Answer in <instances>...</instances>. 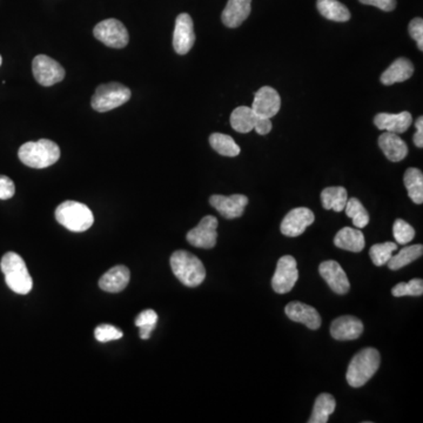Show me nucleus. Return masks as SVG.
Masks as SVG:
<instances>
[{"mask_svg":"<svg viewBox=\"0 0 423 423\" xmlns=\"http://www.w3.org/2000/svg\"><path fill=\"white\" fill-rule=\"evenodd\" d=\"M18 157L24 164L31 169H46L59 160L60 149L48 139L28 141L20 147Z\"/></svg>","mask_w":423,"mask_h":423,"instance_id":"1","label":"nucleus"},{"mask_svg":"<svg viewBox=\"0 0 423 423\" xmlns=\"http://www.w3.org/2000/svg\"><path fill=\"white\" fill-rule=\"evenodd\" d=\"M380 352L375 348H364L352 357L349 364L346 379L349 386L360 388L375 375L380 367Z\"/></svg>","mask_w":423,"mask_h":423,"instance_id":"2","label":"nucleus"},{"mask_svg":"<svg viewBox=\"0 0 423 423\" xmlns=\"http://www.w3.org/2000/svg\"><path fill=\"white\" fill-rule=\"evenodd\" d=\"M171 267L176 279L186 287L200 286L206 278L204 263L189 252H174L171 256Z\"/></svg>","mask_w":423,"mask_h":423,"instance_id":"3","label":"nucleus"},{"mask_svg":"<svg viewBox=\"0 0 423 423\" xmlns=\"http://www.w3.org/2000/svg\"><path fill=\"white\" fill-rule=\"evenodd\" d=\"M0 267L10 290L20 295H26L31 292L33 281L26 263L20 255L15 252H8L1 258Z\"/></svg>","mask_w":423,"mask_h":423,"instance_id":"4","label":"nucleus"},{"mask_svg":"<svg viewBox=\"0 0 423 423\" xmlns=\"http://www.w3.org/2000/svg\"><path fill=\"white\" fill-rule=\"evenodd\" d=\"M55 219L68 231L85 232L92 227L94 223L93 213L86 205L72 200H67L59 205L55 209Z\"/></svg>","mask_w":423,"mask_h":423,"instance_id":"5","label":"nucleus"},{"mask_svg":"<svg viewBox=\"0 0 423 423\" xmlns=\"http://www.w3.org/2000/svg\"><path fill=\"white\" fill-rule=\"evenodd\" d=\"M131 90L119 82H109L97 87L91 105L97 112H109L124 105L131 99Z\"/></svg>","mask_w":423,"mask_h":423,"instance_id":"6","label":"nucleus"},{"mask_svg":"<svg viewBox=\"0 0 423 423\" xmlns=\"http://www.w3.org/2000/svg\"><path fill=\"white\" fill-rule=\"evenodd\" d=\"M97 40L111 48H124L129 44V35L125 25L118 19L102 20L94 28Z\"/></svg>","mask_w":423,"mask_h":423,"instance_id":"7","label":"nucleus"},{"mask_svg":"<svg viewBox=\"0 0 423 423\" xmlns=\"http://www.w3.org/2000/svg\"><path fill=\"white\" fill-rule=\"evenodd\" d=\"M298 279L299 270L297 260L292 255H285L279 258L276 270L272 278V287L275 293H290L295 286Z\"/></svg>","mask_w":423,"mask_h":423,"instance_id":"8","label":"nucleus"},{"mask_svg":"<svg viewBox=\"0 0 423 423\" xmlns=\"http://www.w3.org/2000/svg\"><path fill=\"white\" fill-rule=\"evenodd\" d=\"M32 70L35 80L41 86H52L58 82H63L65 78L64 67L55 62V59L47 55H37L32 63Z\"/></svg>","mask_w":423,"mask_h":423,"instance_id":"9","label":"nucleus"},{"mask_svg":"<svg viewBox=\"0 0 423 423\" xmlns=\"http://www.w3.org/2000/svg\"><path fill=\"white\" fill-rule=\"evenodd\" d=\"M218 219L216 216H205L200 221L196 227L188 232L186 235L188 243L196 248H204V250H211L216 245L218 240Z\"/></svg>","mask_w":423,"mask_h":423,"instance_id":"10","label":"nucleus"},{"mask_svg":"<svg viewBox=\"0 0 423 423\" xmlns=\"http://www.w3.org/2000/svg\"><path fill=\"white\" fill-rule=\"evenodd\" d=\"M196 43V33L193 20L187 13L176 17V28L173 33V47L178 55H187Z\"/></svg>","mask_w":423,"mask_h":423,"instance_id":"11","label":"nucleus"},{"mask_svg":"<svg viewBox=\"0 0 423 423\" xmlns=\"http://www.w3.org/2000/svg\"><path fill=\"white\" fill-rule=\"evenodd\" d=\"M314 221H315V216L310 208H294L282 220L280 231L286 236L297 238L299 235L303 234L307 227L310 226Z\"/></svg>","mask_w":423,"mask_h":423,"instance_id":"12","label":"nucleus"},{"mask_svg":"<svg viewBox=\"0 0 423 423\" xmlns=\"http://www.w3.org/2000/svg\"><path fill=\"white\" fill-rule=\"evenodd\" d=\"M319 273L334 293L339 294V295H345L348 293L350 283H349L345 270L337 261H334V260L323 261L319 266Z\"/></svg>","mask_w":423,"mask_h":423,"instance_id":"13","label":"nucleus"},{"mask_svg":"<svg viewBox=\"0 0 423 423\" xmlns=\"http://www.w3.org/2000/svg\"><path fill=\"white\" fill-rule=\"evenodd\" d=\"M281 107V99L273 87L263 86L255 93L252 110L258 117L270 118L278 114Z\"/></svg>","mask_w":423,"mask_h":423,"instance_id":"14","label":"nucleus"},{"mask_svg":"<svg viewBox=\"0 0 423 423\" xmlns=\"http://www.w3.org/2000/svg\"><path fill=\"white\" fill-rule=\"evenodd\" d=\"M209 204L219 212L225 219H236L243 216L245 208L248 205V198L243 194L233 196H212Z\"/></svg>","mask_w":423,"mask_h":423,"instance_id":"15","label":"nucleus"},{"mask_svg":"<svg viewBox=\"0 0 423 423\" xmlns=\"http://www.w3.org/2000/svg\"><path fill=\"white\" fill-rule=\"evenodd\" d=\"M364 333V323L352 315L335 319L330 325V335L339 341L357 340Z\"/></svg>","mask_w":423,"mask_h":423,"instance_id":"16","label":"nucleus"},{"mask_svg":"<svg viewBox=\"0 0 423 423\" xmlns=\"http://www.w3.org/2000/svg\"><path fill=\"white\" fill-rule=\"evenodd\" d=\"M285 313L292 321L302 323L313 330H317L321 326V317L319 312L312 306L306 305L302 302H290L285 307Z\"/></svg>","mask_w":423,"mask_h":423,"instance_id":"17","label":"nucleus"},{"mask_svg":"<svg viewBox=\"0 0 423 423\" xmlns=\"http://www.w3.org/2000/svg\"><path fill=\"white\" fill-rule=\"evenodd\" d=\"M252 0H228L221 15L223 25L229 28H239L251 15Z\"/></svg>","mask_w":423,"mask_h":423,"instance_id":"18","label":"nucleus"},{"mask_svg":"<svg viewBox=\"0 0 423 423\" xmlns=\"http://www.w3.org/2000/svg\"><path fill=\"white\" fill-rule=\"evenodd\" d=\"M411 114L409 112L401 113H379L374 118V124L377 129L392 133H404L411 125Z\"/></svg>","mask_w":423,"mask_h":423,"instance_id":"19","label":"nucleus"},{"mask_svg":"<svg viewBox=\"0 0 423 423\" xmlns=\"http://www.w3.org/2000/svg\"><path fill=\"white\" fill-rule=\"evenodd\" d=\"M131 273L125 266H115L106 272L99 280V287L109 293H119L129 285Z\"/></svg>","mask_w":423,"mask_h":423,"instance_id":"20","label":"nucleus"},{"mask_svg":"<svg viewBox=\"0 0 423 423\" xmlns=\"http://www.w3.org/2000/svg\"><path fill=\"white\" fill-rule=\"evenodd\" d=\"M379 146L388 160L393 161V162H399L407 157V144L396 133L386 132V133L381 134L379 138Z\"/></svg>","mask_w":423,"mask_h":423,"instance_id":"21","label":"nucleus"},{"mask_svg":"<svg viewBox=\"0 0 423 423\" xmlns=\"http://www.w3.org/2000/svg\"><path fill=\"white\" fill-rule=\"evenodd\" d=\"M413 73H414V66L408 59H396L395 62L381 75V82L386 86H391L396 82H406L411 78Z\"/></svg>","mask_w":423,"mask_h":423,"instance_id":"22","label":"nucleus"},{"mask_svg":"<svg viewBox=\"0 0 423 423\" xmlns=\"http://www.w3.org/2000/svg\"><path fill=\"white\" fill-rule=\"evenodd\" d=\"M334 245L341 250L359 253L364 250L366 241L364 233L359 228L345 227L337 232Z\"/></svg>","mask_w":423,"mask_h":423,"instance_id":"23","label":"nucleus"},{"mask_svg":"<svg viewBox=\"0 0 423 423\" xmlns=\"http://www.w3.org/2000/svg\"><path fill=\"white\" fill-rule=\"evenodd\" d=\"M258 115L252 107L240 106L231 114V126L239 133H250L254 129L255 122Z\"/></svg>","mask_w":423,"mask_h":423,"instance_id":"24","label":"nucleus"},{"mask_svg":"<svg viewBox=\"0 0 423 423\" xmlns=\"http://www.w3.org/2000/svg\"><path fill=\"white\" fill-rule=\"evenodd\" d=\"M317 10L326 19L345 23L350 19V12L337 0H317Z\"/></svg>","mask_w":423,"mask_h":423,"instance_id":"25","label":"nucleus"},{"mask_svg":"<svg viewBox=\"0 0 423 423\" xmlns=\"http://www.w3.org/2000/svg\"><path fill=\"white\" fill-rule=\"evenodd\" d=\"M337 407V402L334 399L333 395L323 393L317 396L314 404L313 413L310 419L308 420L310 423H327L328 422L329 416L333 414Z\"/></svg>","mask_w":423,"mask_h":423,"instance_id":"26","label":"nucleus"},{"mask_svg":"<svg viewBox=\"0 0 423 423\" xmlns=\"http://www.w3.org/2000/svg\"><path fill=\"white\" fill-rule=\"evenodd\" d=\"M404 186L407 188L408 196L416 205L423 203V174L420 169H408L404 173Z\"/></svg>","mask_w":423,"mask_h":423,"instance_id":"27","label":"nucleus"},{"mask_svg":"<svg viewBox=\"0 0 423 423\" xmlns=\"http://www.w3.org/2000/svg\"><path fill=\"white\" fill-rule=\"evenodd\" d=\"M348 196L344 187H327L321 192L322 206L327 211L342 212L345 209Z\"/></svg>","mask_w":423,"mask_h":423,"instance_id":"28","label":"nucleus"},{"mask_svg":"<svg viewBox=\"0 0 423 423\" xmlns=\"http://www.w3.org/2000/svg\"><path fill=\"white\" fill-rule=\"evenodd\" d=\"M422 245H411L404 247L396 255H392V258L388 260V268L392 270H399L407 266L409 263L415 261L420 256H422Z\"/></svg>","mask_w":423,"mask_h":423,"instance_id":"29","label":"nucleus"},{"mask_svg":"<svg viewBox=\"0 0 423 423\" xmlns=\"http://www.w3.org/2000/svg\"><path fill=\"white\" fill-rule=\"evenodd\" d=\"M209 144H211L212 149L223 157H236L239 156L240 151H241L234 139L227 134H212L209 137Z\"/></svg>","mask_w":423,"mask_h":423,"instance_id":"30","label":"nucleus"},{"mask_svg":"<svg viewBox=\"0 0 423 423\" xmlns=\"http://www.w3.org/2000/svg\"><path fill=\"white\" fill-rule=\"evenodd\" d=\"M346 214L352 220V225L355 227L364 228L369 223V214L364 205L361 204L360 200L357 198L347 200L345 206Z\"/></svg>","mask_w":423,"mask_h":423,"instance_id":"31","label":"nucleus"},{"mask_svg":"<svg viewBox=\"0 0 423 423\" xmlns=\"http://www.w3.org/2000/svg\"><path fill=\"white\" fill-rule=\"evenodd\" d=\"M397 251V243H376L370 247L369 255L375 266L381 267L387 265L388 260L392 258L393 253Z\"/></svg>","mask_w":423,"mask_h":423,"instance_id":"32","label":"nucleus"},{"mask_svg":"<svg viewBox=\"0 0 423 423\" xmlns=\"http://www.w3.org/2000/svg\"><path fill=\"white\" fill-rule=\"evenodd\" d=\"M158 322V314L153 310H146L141 312L135 319V326L140 329L139 335L142 340H147L151 337Z\"/></svg>","mask_w":423,"mask_h":423,"instance_id":"33","label":"nucleus"},{"mask_svg":"<svg viewBox=\"0 0 423 423\" xmlns=\"http://www.w3.org/2000/svg\"><path fill=\"white\" fill-rule=\"evenodd\" d=\"M393 297H420L423 294V281L421 279H413L409 282H400L392 290Z\"/></svg>","mask_w":423,"mask_h":423,"instance_id":"34","label":"nucleus"},{"mask_svg":"<svg viewBox=\"0 0 423 423\" xmlns=\"http://www.w3.org/2000/svg\"><path fill=\"white\" fill-rule=\"evenodd\" d=\"M393 234L396 243L400 245H407L415 238V229L411 225L402 219L396 220L393 226Z\"/></svg>","mask_w":423,"mask_h":423,"instance_id":"35","label":"nucleus"},{"mask_svg":"<svg viewBox=\"0 0 423 423\" xmlns=\"http://www.w3.org/2000/svg\"><path fill=\"white\" fill-rule=\"evenodd\" d=\"M122 334L120 329L112 325H100L94 330V337L99 342H110V341L119 340L122 339Z\"/></svg>","mask_w":423,"mask_h":423,"instance_id":"36","label":"nucleus"},{"mask_svg":"<svg viewBox=\"0 0 423 423\" xmlns=\"http://www.w3.org/2000/svg\"><path fill=\"white\" fill-rule=\"evenodd\" d=\"M409 35L415 40L420 51H423V20L421 18H415L409 24Z\"/></svg>","mask_w":423,"mask_h":423,"instance_id":"37","label":"nucleus"},{"mask_svg":"<svg viewBox=\"0 0 423 423\" xmlns=\"http://www.w3.org/2000/svg\"><path fill=\"white\" fill-rule=\"evenodd\" d=\"M16 193L13 181L6 176H0V200L11 199Z\"/></svg>","mask_w":423,"mask_h":423,"instance_id":"38","label":"nucleus"},{"mask_svg":"<svg viewBox=\"0 0 423 423\" xmlns=\"http://www.w3.org/2000/svg\"><path fill=\"white\" fill-rule=\"evenodd\" d=\"M361 4L370 5L384 12H391L396 8V0H359Z\"/></svg>","mask_w":423,"mask_h":423,"instance_id":"39","label":"nucleus"},{"mask_svg":"<svg viewBox=\"0 0 423 423\" xmlns=\"http://www.w3.org/2000/svg\"><path fill=\"white\" fill-rule=\"evenodd\" d=\"M254 129L256 133L265 135L272 131V122L268 118L258 117L255 122Z\"/></svg>","mask_w":423,"mask_h":423,"instance_id":"40","label":"nucleus"},{"mask_svg":"<svg viewBox=\"0 0 423 423\" xmlns=\"http://www.w3.org/2000/svg\"><path fill=\"white\" fill-rule=\"evenodd\" d=\"M416 129H417V132L414 134V144H415L419 149H422L423 147V118L420 117L417 120H416Z\"/></svg>","mask_w":423,"mask_h":423,"instance_id":"41","label":"nucleus"},{"mask_svg":"<svg viewBox=\"0 0 423 423\" xmlns=\"http://www.w3.org/2000/svg\"><path fill=\"white\" fill-rule=\"evenodd\" d=\"M3 63V58H1V55H0V65Z\"/></svg>","mask_w":423,"mask_h":423,"instance_id":"42","label":"nucleus"}]
</instances>
